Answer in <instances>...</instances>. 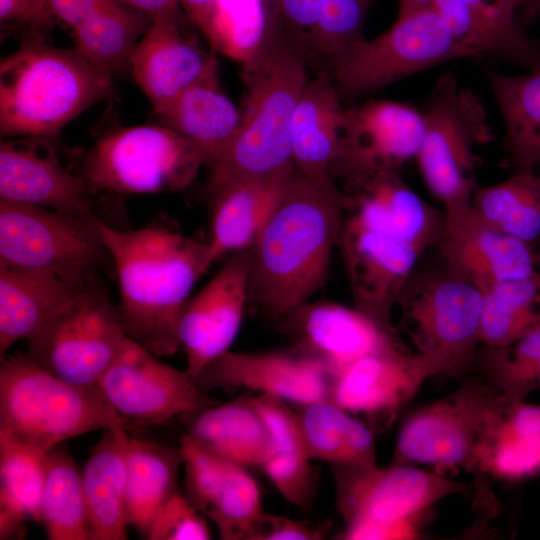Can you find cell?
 <instances>
[{
    "instance_id": "cell-51",
    "label": "cell",
    "mask_w": 540,
    "mask_h": 540,
    "mask_svg": "<svg viewBox=\"0 0 540 540\" xmlns=\"http://www.w3.org/2000/svg\"><path fill=\"white\" fill-rule=\"evenodd\" d=\"M217 0H178L188 19L206 34Z\"/></svg>"
},
{
    "instance_id": "cell-50",
    "label": "cell",
    "mask_w": 540,
    "mask_h": 540,
    "mask_svg": "<svg viewBox=\"0 0 540 540\" xmlns=\"http://www.w3.org/2000/svg\"><path fill=\"white\" fill-rule=\"evenodd\" d=\"M124 5L148 14L151 18L169 17L181 20L178 0H118Z\"/></svg>"
},
{
    "instance_id": "cell-45",
    "label": "cell",
    "mask_w": 540,
    "mask_h": 540,
    "mask_svg": "<svg viewBox=\"0 0 540 540\" xmlns=\"http://www.w3.org/2000/svg\"><path fill=\"white\" fill-rule=\"evenodd\" d=\"M476 363L504 396L525 400L540 389V324L504 346L481 345Z\"/></svg>"
},
{
    "instance_id": "cell-52",
    "label": "cell",
    "mask_w": 540,
    "mask_h": 540,
    "mask_svg": "<svg viewBox=\"0 0 540 540\" xmlns=\"http://www.w3.org/2000/svg\"><path fill=\"white\" fill-rule=\"evenodd\" d=\"M526 26L540 19V0H509Z\"/></svg>"
},
{
    "instance_id": "cell-13",
    "label": "cell",
    "mask_w": 540,
    "mask_h": 540,
    "mask_svg": "<svg viewBox=\"0 0 540 540\" xmlns=\"http://www.w3.org/2000/svg\"><path fill=\"white\" fill-rule=\"evenodd\" d=\"M502 393L487 380H471L412 412L403 422L391 464L462 468L479 477V456Z\"/></svg>"
},
{
    "instance_id": "cell-20",
    "label": "cell",
    "mask_w": 540,
    "mask_h": 540,
    "mask_svg": "<svg viewBox=\"0 0 540 540\" xmlns=\"http://www.w3.org/2000/svg\"><path fill=\"white\" fill-rule=\"evenodd\" d=\"M179 447L189 502L215 524L222 540H250L265 511L248 467L209 452L186 434Z\"/></svg>"
},
{
    "instance_id": "cell-6",
    "label": "cell",
    "mask_w": 540,
    "mask_h": 540,
    "mask_svg": "<svg viewBox=\"0 0 540 540\" xmlns=\"http://www.w3.org/2000/svg\"><path fill=\"white\" fill-rule=\"evenodd\" d=\"M396 308L416 352L431 360L440 375L458 376L476 364L482 292L446 261L417 266Z\"/></svg>"
},
{
    "instance_id": "cell-41",
    "label": "cell",
    "mask_w": 540,
    "mask_h": 540,
    "mask_svg": "<svg viewBox=\"0 0 540 540\" xmlns=\"http://www.w3.org/2000/svg\"><path fill=\"white\" fill-rule=\"evenodd\" d=\"M472 209L493 228L535 245L540 241V174L517 171L499 183L478 186Z\"/></svg>"
},
{
    "instance_id": "cell-24",
    "label": "cell",
    "mask_w": 540,
    "mask_h": 540,
    "mask_svg": "<svg viewBox=\"0 0 540 540\" xmlns=\"http://www.w3.org/2000/svg\"><path fill=\"white\" fill-rule=\"evenodd\" d=\"M278 33L318 72L331 71L355 42L374 0H269Z\"/></svg>"
},
{
    "instance_id": "cell-14",
    "label": "cell",
    "mask_w": 540,
    "mask_h": 540,
    "mask_svg": "<svg viewBox=\"0 0 540 540\" xmlns=\"http://www.w3.org/2000/svg\"><path fill=\"white\" fill-rule=\"evenodd\" d=\"M127 422L165 424L175 417L217 404L186 372L160 362L128 337L97 385Z\"/></svg>"
},
{
    "instance_id": "cell-28",
    "label": "cell",
    "mask_w": 540,
    "mask_h": 540,
    "mask_svg": "<svg viewBox=\"0 0 540 540\" xmlns=\"http://www.w3.org/2000/svg\"><path fill=\"white\" fill-rule=\"evenodd\" d=\"M345 113L330 73L318 72L308 80L292 125V160L298 172L336 184L333 174L341 153Z\"/></svg>"
},
{
    "instance_id": "cell-33",
    "label": "cell",
    "mask_w": 540,
    "mask_h": 540,
    "mask_svg": "<svg viewBox=\"0 0 540 540\" xmlns=\"http://www.w3.org/2000/svg\"><path fill=\"white\" fill-rule=\"evenodd\" d=\"M127 447L125 427L105 429L82 471L92 540L127 539Z\"/></svg>"
},
{
    "instance_id": "cell-40",
    "label": "cell",
    "mask_w": 540,
    "mask_h": 540,
    "mask_svg": "<svg viewBox=\"0 0 540 540\" xmlns=\"http://www.w3.org/2000/svg\"><path fill=\"white\" fill-rule=\"evenodd\" d=\"M506 129L508 165L513 172L540 162V70L510 76L489 74Z\"/></svg>"
},
{
    "instance_id": "cell-32",
    "label": "cell",
    "mask_w": 540,
    "mask_h": 540,
    "mask_svg": "<svg viewBox=\"0 0 540 540\" xmlns=\"http://www.w3.org/2000/svg\"><path fill=\"white\" fill-rule=\"evenodd\" d=\"M540 472V405L500 396L485 433L479 476L514 481Z\"/></svg>"
},
{
    "instance_id": "cell-42",
    "label": "cell",
    "mask_w": 540,
    "mask_h": 540,
    "mask_svg": "<svg viewBox=\"0 0 540 540\" xmlns=\"http://www.w3.org/2000/svg\"><path fill=\"white\" fill-rule=\"evenodd\" d=\"M277 33L269 0H217L204 37L215 53L252 63Z\"/></svg>"
},
{
    "instance_id": "cell-39",
    "label": "cell",
    "mask_w": 540,
    "mask_h": 540,
    "mask_svg": "<svg viewBox=\"0 0 540 540\" xmlns=\"http://www.w3.org/2000/svg\"><path fill=\"white\" fill-rule=\"evenodd\" d=\"M152 18L118 0H102L94 12L73 30L74 49L91 64L112 76L130 65L138 38Z\"/></svg>"
},
{
    "instance_id": "cell-19",
    "label": "cell",
    "mask_w": 540,
    "mask_h": 540,
    "mask_svg": "<svg viewBox=\"0 0 540 540\" xmlns=\"http://www.w3.org/2000/svg\"><path fill=\"white\" fill-rule=\"evenodd\" d=\"M280 322L289 350L319 363L332 381L362 357L403 344L355 307L335 302H307Z\"/></svg>"
},
{
    "instance_id": "cell-2",
    "label": "cell",
    "mask_w": 540,
    "mask_h": 540,
    "mask_svg": "<svg viewBox=\"0 0 540 540\" xmlns=\"http://www.w3.org/2000/svg\"><path fill=\"white\" fill-rule=\"evenodd\" d=\"M95 223L115 265L125 334L154 355L174 354L180 311L210 267L206 242L156 226L120 231Z\"/></svg>"
},
{
    "instance_id": "cell-38",
    "label": "cell",
    "mask_w": 540,
    "mask_h": 540,
    "mask_svg": "<svg viewBox=\"0 0 540 540\" xmlns=\"http://www.w3.org/2000/svg\"><path fill=\"white\" fill-rule=\"evenodd\" d=\"M180 447L128 436L125 511L129 525L147 538L153 519L177 489Z\"/></svg>"
},
{
    "instance_id": "cell-47",
    "label": "cell",
    "mask_w": 540,
    "mask_h": 540,
    "mask_svg": "<svg viewBox=\"0 0 540 540\" xmlns=\"http://www.w3.org/2000/svg\"><path fill=\"white\" fill-rule=\"evenodd\" d=\"M327 527L266 512L257 522L250 540H321Z\"/></svg>"
},
{
    "instance_id": "cell-37",
    "label": "cell",
    "mask_w": 540,
    "mask_h": 540,
    "mask_svg": "<svg viewBox=\"0 0 540 540\" xmlns=\"http://www.w3.org/2000/svg\"><path fill=\"white\" fill-rule=\"evenodd\" d=\"M48 453L0 429L1 540L19 536L27 518L41 522Z\"/></svg>"
},
{
    "instance_id": "cell-48",
    "label": "cell",
    "mask_w": 540,
    "mask_h": 540,
    "mask_svg": "<svg viewBox=\"0 0 540 540\" xmlns=\"http://www.w3.org/2000/svg\"><path fill=\"white\" fill-rule=\"evenodd\" d=\"M0 20L28 25L38 33L53 28L55 18L48 0H0Z\"/></svg>"
},
{
    "instance_id": "cell-29",
    "label": "cell",
    "mask_w": 540,
    "mask_h": 540,
    "mask_svg": "<svg viewBox=\"0 0 540 540\" xmlns=\"http://www.w3.org/2000/svg\"><path fill=\"white\" fill-rule=\"evenodd\" d=\"M218 59L214 53L204 72L154 111L161 124L180 134L213 164L233 140L241 113L221 90Z\"/></svg>"
},
{
    "instance_id": "cell-31",
    "label": "cell",
    "mask_w": 540,
    "mask_h": 540,
    "mask_svg": "<svg viewBox=\"0 0 540 540\" xmlns=\"http://www.w3.org/2000/svg\"><path fill=\"white\" fill-rule=\"evenodd\" d=\"M185 433L209 452L262 468L272 448L270 432L250 398H237L180 416Z\"/></svg>"
},
{
    "instance_id": "cell-44",
    "label": "cell",
    "mask_w": 540,
    "mask_h": 540,
    "mask_svg": "<svg viewBox=\"0 0 540 540\" xmlns=\"http://www.w3.org/2000/svg\"><path fill=\"white\" fill-rule=\"evenodd\" d=\"M41 522L50 540H92L82 472L58 448L48 453Z\"/></svg>"
},
{
    "instance_id": "cell-15",
    "label": "cell",
    "mask_w": 540,
    "mask_h": 540,
    "mask_svg": "<svg viewBox=\"0 0 540 540\" xmlns=\"http://www.w3.org/2000/svg\"><path fill=\"white\" fill-rule=\"evenodd\" d=\"M338 247L354 307L398 335L392 313L402 288L425 252L398 236L360 224L346 212Z\"/></svg>"
},
{
    "instance_id": "cell-7",
    "label": "cell",
    "mask_w": 540,
    "mask_h": 540,
    "mask_svg": "<svg viewBox=\"0 0 540 540\" xmlns=\"http://www.w3.org/2000/svg\"><path fill=\"white\" fill-rule=\"evenodd\" d=\"M339 539H393L413 534V522L435 503L464 493V483L415 465L333 466Z\"/></svg>"
},
{
    "instance_id": "cell-26",
    "label": "cell",
    "mask_w": 540,
    "mask_h": 540,
    "mask_svg": "<svg viewBox=\"0 0 540 540\" xmlns=\"http://www.w3.org/2000/svg\"><path fill=\"white\" fill-rule=\"evenodd\" d=\"M432 7L453 37L478 55L540 70V39L527 34L509 0H434Z\"/></svg>"
},
{
    "instance_id": "cell-43",
    "label": "cell",
    "mask_w": 540,
    "mask_h": 540,
    "mask_svg": "<svg viewBox=\"0 0 540 540\" xmlns=\"http://www.w3.org/2000/svg\"><path fill=\"white\" fill-rule=\"evenodd\" d=\"M482 292L481 344H509L540 324V269Z\"/></svg>"
},
{
    "instance_id": "cell-11",
    "label": "cell",
    "mask_w": 540,
    "mask_h": 540,
    "mask_svg": "<svg viewBox=\"0 0 540 540\" xmlns=\"http://www.w3.org/2000/svg\"><path fill=\"white\" fill-rule=\"evenodd\" d=\"M199 149L163 125L112 131L93 146L84 163L90 189L118 193L178 191L188 186L201 165Z\"/></svg>"
},
{
    "instance_id": "cell-55",
    "label": "cell",
    "mask_w": 540,
    "mask_h": 540,
    "mask_svg": "<svg viewBox=\"0 0 540 540\" xmlns=\"http://www.w3.org/2000/svg\"><path fill=\"white\" fill-rule=\"evenodd\" d=\"M535 170L540 174V162L536 165Z\"/></svg>"
},
{
    "instance_id": "cell-4",
    "label": "cell",
    "mask_w": 540,
    "mask_h": 540,
    "mask_svg": "<svg viewBox=\"0 0 540 540\" xmlns=\"http://www.w3.org/2000/svg\"><path fill=\"white\" fill-rule=\"evenodd\" d=\"M113 94L112 76L75 49L50 46L33 32L1 61V135L53 141L70 121Z\"/></svg>"
},
{
    "instance_id": "cell-34",
    "label": "cell",
    "mask_w": 540,
    "mask_h": 540,
    "mask_svg": "<svg viewBox=\"0 0 540 540\" xmlns=\"http://www.w3.org/2000/svg\"><path fill=\"white\" fill-rule=\"evenodd\" d=\"M288 173L238 182L211 198V235L206 242L209 265L226 254L253 246Z\"/></svg>"
},
{
    "instance_id": "cell-21",
    "label": "cell",
    "mask_w": 540,
    "mask_h": 540,
    "mask_svg": "<svg viewBox=\"0 0 540 540\" xmlns=\"http://www.w3.org/2000/svg\"><path fill=\"white\" fill-rule=\"evenodd\" d=\"M332 379L314 360L288 351H226L207 365L196 383L205 393L245 389L304 405L330 399Z\"/></svg>"
},
{
    "instance_id": "cell-36",
    "label": "cell",
    "mask_w": 540,
    "mask_h": 540,
    "mask_svg": "<svg viewBox=\"0 0 540 540\" xmlns=\"http://www.w3.org/2000/svg\"><path fill=\"white\" fill-rule=\"evenodd\" d=\"M250 400L266 423L272 441L261 469L285 500L308 509L315 495V480L294 409L270 395H256Z\"/></svg>"
},
{
    "instance_id": "cell-46",
    "label": "cell",
    "mask_w": 540,
    "mask_h": 540,
    "mask_svg": "<svg viewBox=\"0 0 540 540\" xmlns=\"http://www.w3.org/2000/svg\"><path fill=\"white\" fill-rule=\"evenodd\" d=\"M150 540H208L211 533L199 511L179 491L157 511L148 536Z\"/></svg>"
},
{
    "instance_id": "cell-23",
    "label": "cell",
    "mask_w": 540,
    "mask_h": 540,
    "mask_svg": "<svg viewBox=\"0 0 540 540\" xmlns=\"http://www.w3.org/2000/svg\"><path fill=\"white\" fill-rule=\"evenodd\" d=\"M87 183L66 171L52 141L38 137L2 140L0 200L94 217Z\"/></svg>"
},
{
    "instance_id": "cell-35",
    "label": "cell",
    "mask_w": 540,
    "mask_h": 540,
    "mask_svg": "<svg viewBox=\"0 0 540 540\" xmlns=\"http://www.w3.org/2000/svg\"><path fill=\"white\" fill-rule=\"evenodd\" d=\"M310 460L333 466H371L376 463L374 432L363 420L330 399L294 409Z\"/></svg>"
},
{
    "instance_id": "cell-1",
    "label": "cell",
    "mask_w": 540,
    "mask_h": 540,
    "mask_svg": "<svg viewBox=\"0 0 540 540\" xmlns=\"http://www.w3.org/2000/svg\"><path fill=\"white\" fill-rule=\"evenodd\" d=\"M347 204L337 184L287 174L251 248L249 297L264 313L280 320L325 284Z\"/></svg>"
},
{
    "instance_id": "cell-27",
    "label": "cell",
    "mask_w": 540,
    "mask_h": 540,
    "mask_svg": "<svg viewBox=\"0 0 540 540\" xmlns=\"http://www.w3.org/2000/svg\"><path fill=\"white\" fill-rule=\"evenodd\" d=\"M214 53H205L184 35L180 20L160 16L152 18L131 55L130 66L157 111L204 72Z\"/></svg>"
},
{
    "instance_id": "cell-25",
    "label": "cell",
    "mask_w": 540,
    "mask_h": 540,
    "mask_svg": "<svg viewBox=\"0 0 540 540\" xmlns=\"http://www.w3.org/2000/svg\"><path fill=\"white\" fill-rule=\"evenodd\" d=\"M346 193V214L360 224L398 236L424 252L436 247L443 210L424 201L396 170L376 173Z\"/></svg>"
},
{
    "instance_id": "cell-30",
    "label": "cell",
    "mask_w": 540,
    "mask_h": 540,
    "mask_svg": "<svg viewBox=\"0 0 540 540\" xmlns=\"http://www.w3.org/2000/svg\"><path fill=\"white\" fill-rule=\"evenodd\" d=\"M83 286L49 273L0 266L1 360L15 342L32 339Z\"/></svg>"
},
{
    "instance_id": "cell-54",
    "label": "cell",
    "mask_w": 540,
    "mask_h": 540,
    "mask_svg": "<svg viewBox=\"0 0 540 540\" xmlns=\"http://www.w3.org/2000/svg\"><path fill=\"white\" fill-rule=\"evenodd\" d=\"M537 265L540 268V241L535 244Z\"/></svg>"
},
{
    "instance_id": "cell-3",
    "label": "cell",
    "mask_w": 540,
    "mask_h": 540,
    "mask_svg": "<svg viewBox=\"0 0 540 540\" xmlns=\"http://www.w3.org/2000/svg\"><path fill=\"white\" fill-rule=\"evenodd\" d=\"M309 64L278 32L261 54L244 67L248 93L238 130L211 164L207 193L246 180L273 178L294 169L292 125L308 82Z\"/></svg>"
},
{
    "instance_id": "cell-12",
    "label": "cell",
    "mask_w": 540,
    "mask_h": 540,
    "mask_svg": "<svg viewBox=\"0 0 540 540\" xmlns=\"http://www.w3.org/2000/svg\"><path fill=\"white\" fill-rule=\"evenodd\" d=\"M127 339L119 312L93 277L28 341L27 355L66 382L97 387Z\"/></svg>"
},
{
    "instance_id": "cell-8",
    "label": "cell",
    "mask_w": 540,
    "mask_h": 540,
    "mask_svg": "<svg viewBox=\"0 0 540 540\" xmlns=\"http://www.w3.org/2000/svg\"><path fill=\"white\" fill-rule=\"evenodd\" d=\"M424 116V135L416 160L422 177L444 211L472 206L481 164L475 149L490 142L484 106L451 74L435 83Z\"/></svg>"
},
{
    "instance_id": "cell-10",
    "label": "cell",
    "mask_w": 540,
    "mask_h": 540,
    "mask_svg": "<svg viewBox=\"0 0 540 540\" xmlns=\"http://www.w3.org/2000/svg\"><path fill=\"white\" fill-rule=\"evenodd\" d=\"M95 219L0 200V266L83 286L109 254Z\"/></svg>"
},
{
    "instance_id": "cell-18",
    "label": "cell",
    "mask_w": 540,
    "mask_h": 540,
    "mask_svg": "<svg viewBox=\"0 0 540 540\" xmlns=\"http://www.w3.org/2000/svg\"><path fill=\"white\" fill-rule=\"evenodd\" d=\"M251 248L230 254L213 278L186 300L177 334L186 356V372L197 380L202 370L230 349L249 297Z\"/></svg>"
},
{
    "instance_id": "cell-22",
    "label": "cell",
    "mask_w": 540,
    "mask_h": 540,
    "mask_svg": "<svg viewBox=\"0 0 540 540\" xmlns=\"http://www.w3.org/2000/svg\"><path fill=\"white\" fill-rule=\"evenodd\" d=\"M443 213V227L435 248L444 261L481 291L540 269L535 245L488 225L472 206Z\"/></svg>"
},
{
    "instance_id": "cell-49",
    "label": "cell",
    "mask_w": 540,
    "mask_h": 540,
    "mask_svg": "<svg viewBox=\"0 0 540 540\" xmlns=\"http://www.w3.org/2000/svg\"><path fill=\"white\" fill-rule=\"evenodd\" d=\"M102 0H48L55 19L62 21L72 30L84 22Z\"/></svg>"
},
{
    "instance_id": "cell-17",
    "label": "cell",
    "mask_w": 540,
    "mask_h": 540,
    "mask_svg": "<svg viewBox=\"0 0 540 540\" xmlns=\"http://www.w3.org/2000/svg\"><path fill=\"white\" fill-rule=\"evenodd\" d=\"M439 375L427 357L409 352L404 344L394 345L362 357L345 370L333 381L330 400L362 416L374 433H382L422 384Z\"/></svg>"
},
{
    "instance_id": "cell-5",
    "label": "cell",
    "mask_w": 540,
    "mask_h": 540,
    "mask_svg": "<svg viewBox=\"0 0 540 540\" xmlns=\"http://www.w3.org/2000/svg\"><path fill=\"white\" fill-rule=\"evenodd\" d=\"M126 423L98 387L66 382L22 353L1 360L0 429L21 442L48 453L66 439Z\"/></svg>"
},
{
    "instance_id": "cell-9",
    "label": "cell",
    "mask_w": 540,
    "mask_h": 540,
    "mask_svg": "<svg viewBox=\"0 0 540 540\" xmlns=\"http://www.w3.org/2000/svg\"><path fill=\"white\" fill-rule=\"evenodd\" d=\"M476 55L429 7L397 18L373 39L364 37L352 44L331 75L341 98L353 99L442 62Z\"/></svg>"
},
{
    "instance_id": "cell-16",
    "label": "cell",
    "mask_w": 540,
    "mask_h": 540,
    "mask_svg": "<svg viewBox=\"0 0 540 540\" xmlns=\"http://www.w3.org/2000/svg\"><path fill=\"white\" fill-rule=\"evenodd\" d=\"M424 135L423 112L391 100H371L346 109L341 153L333 179L348 191L376 173L416 159Z\"/></svg>"
},
{
    "instance_id": "cell-53",
    "label": "cell",
    "mask_w": 540,
    "mask_h": 540,
    "mask_svg": "<svg viewBox=\"0 0 540 540\" xmlns=\"http://www.w3.org/2000/svg\"><path fill=\"white\" fill-rule=\"evenodd\" d=\"M434 0H398L397 18L432 7Z\"/></svg>"
}]
</instances>
